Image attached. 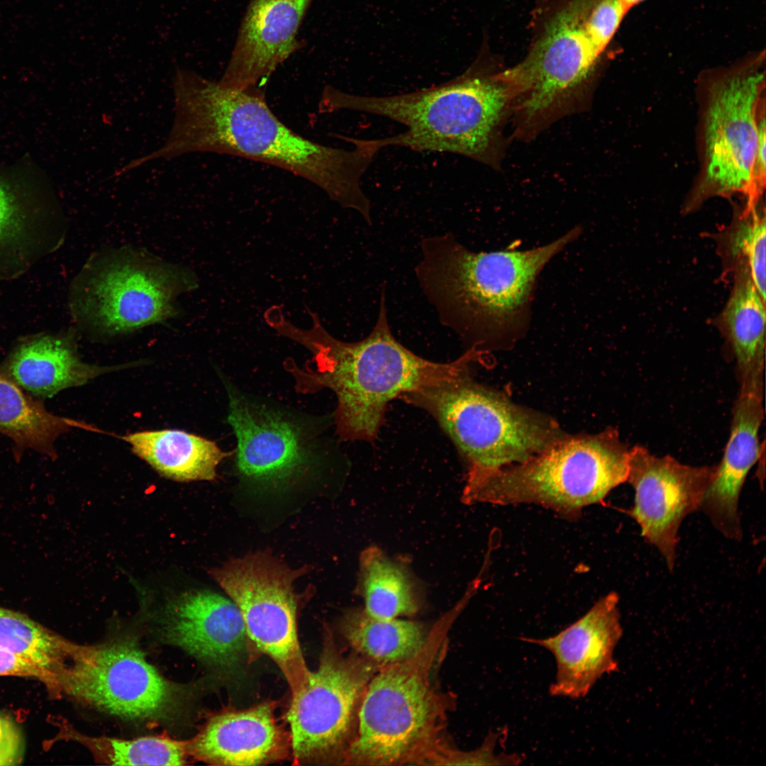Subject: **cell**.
Returning a JSON list of instances; mask_svg holds the SVG:
<instances>
[{
  "mask_svg": "<svg viewBox=\"0 0 766 766\" xmlns=\"http://www.w3.org/2000/svg\"><path fill=\"white\" fill-rule=\"evenodd\" d=\"M765 211L757 204L737 212L731 223L715 235L726 270L746 264L755 286L765 301Z\"/></svg>",
  "mask_w": 766,
  "mask_h": 766,
  "instance_id": "obj_28",
  "label": "cell"
},
{
  "mask_svg": "<svg viewBox=\"0 0 766 766\" xmlns=\"http://www.w3.org/2000/svg\"><path fill=\"white\" fill-rule=\"evenodd\" d=\"M458 614L454 608L445 614L416 656L382 666L373 675L341 765H425L444 740L441 732L450 703L433 687L431 675Z\"/></svg>",
  "mask_w": 766,
  "mask_h": 766,
  "instance_id": "obj_5",
  "label": "cell"
},
{
  "mask_svg": "<svg viewBox=\"0 0 766 766\" xmlns=\"http://www.w3.org/2000/svg\"><path fill=\"white\" fill-rule=\"evenodd\" d=\"M116 437L160 475L178 482L211 481L219 463L234 451L224 452L206 438L177 429L145 431Z\"/></svg>",
  "mask_w": 766,
  "mask_h": 766,
  "instance_id": "obj_23",
  "label": "cell"
},
{
  "mask_svg": "<svg viewBox=\"0 0 766 766\" xmlns=\"http://www.w3.org/2000/svg\"><path fill=\"white\" fill-rule=\"evenodd\" d=\"M72 643L26 614L0 606V648L32 660L55 677Z\"/></svg>",
  "mask_w": 766,
  "mask_h": 766,
  "instance_id": "obj_30",
  "label": "cell"
},
{
  "mask_svg": "<svg viewBox=\"0 0 766 766\" xmlns=\"http://www.w3.org/2000/svg\"><path fill=\"white\" fill-rule=\"evenodd\" d=\"M158 625L165 642L216 666H230L249 640L241 613L229 598L207 590H189L162 604Z\"/></svg>",
  "mask_w": 766,
  "mask_h": 766,
  "instance_id": "obj_16",
  "label": "cell"
},
{
  "mask_svg": "<svg viewBox=\"0 0 766 766\" xmlns=\"http://www.w3.org/2000/svg\"><path fill=\"white\" fill-rule=\"evenodd\" d=\"M331 112L374 114L404 125L396 135L370 139L379 150L389 146L449 152L494 165L499 126L509 109L506 85L477 66L444 83L407 93L365 96L335 88L327 95Z\"/></svg>",
  "mask_w": 766,
  "mask_h": 766,
  "instance_id": "obj_4",
  "label": "cell"
},
{
  "mask_svg": "<svg viewBox=\"0 0 766 766\" xmlns=\"http://www.w3.org/2000/svg\"><path fill=\"white\" fill-rule=\"evenodd\" d=\"M581 232L575 227L530 250L477 252L451 233L427 237L415 274L440 323L482 350L526 330L538 277Z\"/></svg>",
  "mask_w": 766,
  "mask_h": 766,
  "instance_id": "obj_3",
  "label": "cell"
},
{
  "mask_svg": "<svg viewBox=\"0 0 766 766\" xmlns=\"http://www.w3.org/2000/svg\"><path fill=\"white\" fill-rule=\"evenodd\" d=\"M229 400L228 422L237 438L235 464L243 476L283 479L311 461L307 434L289 415L234 393Z\"/></svg>",
  "mask_w": 766,
  "mask_h": 766,
  "instance_id": "obj_17",
  "label": "cell"
},
{
  "mask_svg": "<svg viewBox=\"0 0 766 766\" xmlns=\"http://www.w3.org/2000/svg\"><path fill=\"white\" fill-rule=\"evenodd\" d=\"M43 216L29 192L0 174V262H21L39 243Z\"/></svg>",
  "mask_w": 766,
  "mask_h": 766,
  "instance_id": "obj_27",
  "label": "cell"
},
{
  "mask_svg": "<svg viewBox=\"0 0 766 766\" xmlns=\"http://www.w3.org/2000/svg\"><path fill=\"white\" fill-rule=\"evenodd\" d=\"M618 602V595L611 592L558 633L545 638H520L554 656L556 674L549 687L550 696L584 698L604 675L618 670L614 658L623 635Z\"/></svg>",
  "mask_w": 766,
  "mask_h": 766,
  "instance_id": "obj_15",
  "label": "cell"
},
{
  "mask_svg": "<svg viewBox=\"0 0 766 766\" xmlns=\"http://www.w3.org/2000/svg\"><path fill=\"white\" fill-rule=\"evenodd\" d=\"M304 572L266 552L232 559L210 571L239 609L249 640L275 662L292 694L306 684L311 673L298 638L294 585Z\"/></svg>",
  "mask_w": 766,
  "mask_h": 766,
  "instance_id": "obj_11",
  "label": "cell"
},
{
  "mask_svg": "<svg viewBox=\"0 0 766 766\" xmlns=\"http://www.w3.org/2000/svg\"><path fill=\"white\" fill-rule=\"evenodd\" d=\"M313 325L299 328L287 320L281 306L268 308L264 318L279 335L296 342L312 354V367L286 363L303 394L329 389L337 397L335 423L344 440L377 438L389 403L404 394L455 377L479 362L482 355L469 348L453 362L426 360L401 345L391 332L384 291L371 333L357 342L348 343L332 336L322 326L317 313L305 306Z\"/></svg>",
  "mask_w": 766,
  "mask_h": 766,
  "instance_id": "obj_2",
  "label": "cell"
},
{
  "mask_svg": "<svg viewBox=\"0 0 766 766\" xmlns=\"http://www.w3.org/2000/svg\"><path fill=\"white\" fill-rule=\"evenodd\" d=\"M506 731L489 733L482 745L471 751H463L442 742L432 753L426 765H518L523 759L518 753H496L497 742Z\"/></svg>",
  "mask_w": 766,
  "mask_h": 766,
  "instance_id": "obj_31",
  "label": "cell"
},
{
  "mask_svg": "<svg viewBox=\"0 0 766 766\" xmlns=\"http://www.w3.org/2000/svg\"><path fill=\"white\" fill-rule=\"evenodd\" d=\"M765 52L712 73L704 113V170L686 204L692 211L706 199L743 194L746 200L765 108Z\"/></svg>",
  "mask_w": 766,
  "mask_h": 766,
  "instance_id": "obj_9",
  "label": "cell"
},
{
  "mask_svg": "<svg viewBox=\"0 0 766 766\" xmlns=\"http://www.w3.org/2000/svg\"><path fill=\"white\" fill-rule=\"evenodd\" d=\"M82 421L55 415L0 372V433L13 443L16 459L28 449L52 459L57 438L73 428L91 431Z\"/></svg>",
  "mask_w": 766,
  "mask_h": 766,
  "instance_id": "obj_24",
  "label": "cell"
},
{
  "mask_svg": "<svg viewBox=\"0 0 766 766\" xmlns=\"http://www.w3.org/2000/svg\"><path fill=\"white\" fill-rule=\"evenodd\" d=\"M716 465L692 466L670 455L658 457L642 445L629 449L627 482L635 491L627 512L639 525L641 535L655 546L672 570L677 535L684 518L699 510Z\"/></svg>",
  "mask_w": 766,
  "mask_h": 766,
  "instance_id": "obj_14",
  "label": "cell"
},
{
  "mask_svg": "<svg viewBox=\"0 0 766 766\" xmlns=\"http://www.w3.org/2000/svg\"><path fill=\"white\" fill-rule=\"evenodd\" d=\"M25 749L21 727L9 716L0 714V766L21 764Z\"/></svg>",
  "mask_w": 766,
  "mask_h": 766,
  "instance_id": "obj_34",
  "label": "cell"
},
{
  "mask_svg": "<svg viewBox=\"0 0 766 766\" xmlns=\"http://www.w3.org/2000/svg\"><path fill=\"white\" fill-rule=\"evenodd\" d=\"M174 118L165 143L142 156L145 164L190 152H212L264 162L299 176L343 208L371 217L361 182L378 152L326 146L296 133L272 111L261 88L237 89L177 68Z\"/></svg>",
  "mask_w": 766,
  "mask_h": 766,
  "instance_id": "obj_1",
  "label": "cell"
},
{
  "mask_svg": "<svg viewBox=\"0 0 766 766\" xmlns=\"http://www.w3.org/2000/svg\"><path fill=\"white\" fill-rule=\"evenodd\" d=\"M379 667L355 652L344 655L328 638L317 670L292 694L287 714L296 762L342 764L355 733L362 696Z\"/></svg>",
  "mask_w": 766,
  "mask_h": 766,
  "instance_id": "obj_12",
  "label": "cell"
},
{
  "mask_svg": "<svg viewBox=\"0 0 766 766\" xmlns=\"http://www.w3.org/2000/svg\"><path fill=\"white\" fill-rule=\"evenodd\" d=\"M0 676L35 679L41 682L52 696H57L54 675L20 654L0 648Z\"/></svg>",
  "mask_w": 766,
  "mask_h": 766,
  "instance_id": "obj_33",
  "label": "cell"
},
{
  "mask_svg": "<svg viewBox=\"0 0 766 766\" xmlns=\"http://www.w3.org/2000/svg\"><path fill=\"white\" fill-rule=\"evenodd\" d=\"M623 6L629 11L632 7L640 4L645 0H620Z\"/></svg>",
  "mask_w": 766,
  "mask_h": 766,
  "instance_id": "obj_36",
  "label": "cell"
},
{
  "mask_svg": "<svg viewBox=\"0 0 766 766\" xmlns=\"http://www.w3.org/2000/svg\"><path fill=\"white\" fill-rule=\"evenodd\" d=\"M357 592L370 615L392 619L415 615L420 607L418 592L409 571L378 547L365 548L360 556Z\"/></svg>",
  "mask_w": 766,
  "mask_h": 766,
  "instance_id": "obj_26",
  "label": "cell"
},
{
  "mask_svg": "<svg viewBox=\"0 0 766 766\" xmlns=\"http://www.w3.org/2000/svg\"><path fill=\"white\" fill-rule=\"evenodd\" d=\"M187 743L189 755L216 765H264L282 759L287 749L270 704L218 714Z\"/></svg>",
  "mask_w": 766,
  "mask_h": 766,
  "instance_id": "obj_20",
  "label": "cell"
},
{
  "mask_svg": "<svg viewBox=\"0 0 766 766\" xmlns=\"http://www.w3.org/2000/svg\"><path fill=\"white\" fill-rule=\"evenodd\" d=\"M740 384L724 453L699 507L721 533L735 540L742 538L738 501L748 474L760 457L759 431L764 418V379Z\"/></svg>",
  "mask_w": 766,
  "mask_h": 766,
  "instance_id": "obj_19",
  "label": "cell"
},
{
  "mask_svg": "<svg viewBox=\"0 0 766 766\" xmlns=\"http://www.w3.org/2000/svg\"><path fill=\"white\" fill-rule=\"evenodd\" d=\"M313 1L250 0L219 83L260 88L300 48L298 31Z\"/></svg>",
  "mask_w": 766,
  "mask_h": 766,
  "instance_id": "obj_18",
  "label": "cell"
},
{
  "mask_svg": "<svg viewBox=\"0 0 766 766\" xmlns=\"http://www.w3.org/2000/svg\"><path fill=\"white\" fill-rule=\"evenodd\" d=\"M732 272V291L715 324L731 348L739 382L764 378L765 301L746 264H738Z\"/></svg>",
  "mask_w": 766,
  "mask_h": 766,
  "instance_id": "obj_22",
  "label": "cell"
},
{
  "mask_svg": "<svg viewBox=\"0 0 766 766\" xmlns=\"http://www.w3.org/2000/svg\"><path fill=\"white\" fill-rule=\"evenodd\" d=\"M340 630L355 653L380 667L416 656L424 648L430 633L420 622L376 618L363 609L345 614Z\"/></svg>",
  "mask_w": 766,
  "mask_h": 766,
  "instance_id": "obj_25",
  "label": "cell"
},
{
  "mask_svg": "<svg viewBox=\"0 0 766 766\" xmlns=\"http://www.w3.org/2000/svg\"><path fill=\"white\" fill-rule=\"evenodd\" d=\"M628 11L620 0H594L585 21V30L601 55L612 40Z\"/></svg>",
  "mask_w": 766,
  "mask_h": 766,
  "instance_id": "obj_32",
  "label": "cell"
},
{
  "mask_svg": "<svg viewBox=\"0 0 766 766\" xmlns=\"http://www.w3.org/2000/svg\"><path fill=\"white\" fill-rule=\"evenodd\" d=\"M57 696L128 721H165L182 711L187 689L167 679L131 641L72 643L55 675Z\"/></svg>",
  "mask_w": 766,
  "mask_h": 766,
  "instance_id": "obj_10",
  "label": "cell"
},
{
  "mask_svg": "<svg viewBox=\"0 0 766 766\" xmlns=\"http://www.w3.org/2000/svg\"><path fill=\"white\" fill-rule=\"evenodd\" d=\"M628 468L629 449L614 428L565 435L523 462L467 474L461 500L467 505H539L573 519L627 482Z\"/></svg>",
  "mask_w": 766,
  "mask_h": 766,
  "instance_id": "obj_6",
  "label": "cell"
},
{
  "mask_svg": "<svg viewBox=\"0 0 766 766\" xmlns=\"http://www.w3.org/2000/svg\"><path fill=\"white\" fill-rule=\"evenodd\" d=\"M765 109L764 108L761 111L758 121V143L752 173L750 194L746 200V205H753L759 203L765 186Z\"/></svg>",
  "mask_w": 766,
  "mask_h": 766,
  "instance_id": "obj_35",
  "label": "cell"
},
{
  "mask_svg": "<svg viewBox=\"0 0 766 766\" xmlns=\"http://www.w3.org/2000/svg\"><path fill=\"white\" fill-rule=\"evenodd\" d=\"M594 0H572L550 21L527 57L496 77L507 88L520 126L531 128L560 110L601 55L585 30Z\"/></svg>",
  "mask_w": 766,
  "mask_h": 766,
  "instance_id": "obj_13",
  "label": "cell"
},
{
  "mask_svg": "<svg viewBox=\"0 0 766 766\" xmlns=\"http://www.w3.org/2000/svg\"><path fill=\"white\" fill-rule=\"evenodd\" d=\"M196 286L187 267L123 247L90 257L74 280L70 306L80 326L115 335L175 316L177 298Z\"/></svg>",
  "mask_w": 766,
  "mask_h": 766,
  "instance_id": "obj_8",
  "label": "cell"
},
{
  "mask_svg": "<svg viewBox=\"0 0 766 766\" xmlns=\"http://www.w3.org/2000/svg\"><path fill=\"white\" fill-rule=\"evenodd\" d=\"M470 369L400 397L437 421L467 474L523 462L565 435L553 420L474 380Z\"/></svg>",
  "mask_w": 766,
  "mask_h": 766,
  "instance_id": "obj_7",
  "label": "cell"
},
{
  "mask_svg": "<svg viewBox=\"0 0 766 766\" xmlns=\"http://www.w3.org/2000/svg\"><path fill=\"white\" fill-rule=\"evenodd\" d=\"M131 365L85 363L78 355L74 335H38L16 345L0 364V372L27 393L45 399Z\"/></svg>",
  "mask_w": 766,
  "mask_h": 766,
  "instance_id": "obj_21",
  "label": "cell"
},
{
  "mask_svg": "<svg viewBox=\"0 0 766 766\" xmlns=\"http://www.w3.org/2000/svg\"><path fill=\"white\" fill-rule=\"evenodd\" d=\"M97 760L120 765H182L186 764L187 743L165 736L121 739L89 736L70 732Z\"/></svg>",
  "mask_w": 766,
  "mask_h": 766,
  "instance_id": "obj_29",
  "label": "cell"
}]
</instances>
